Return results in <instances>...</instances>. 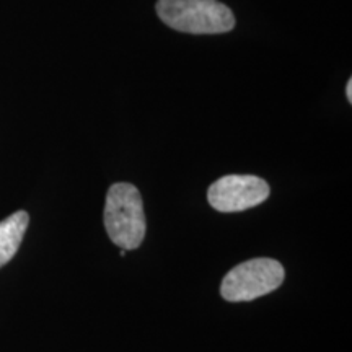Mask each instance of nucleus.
Instances as JSON below:
<instances>
[{"mask_svg": "<svg viewBox=\"0 0 352 352\" xmlns=\"http://www.w3.org/2000/svg\"><path fill=\"white\" fill-rule=\"evenodd\" d=\"M126 253H127V250H122V248H121V252H120V256H126Z\"/></svg>", "mask_w": 352, "mask_h": 352, "instance_id": "0eeeda50", "label": "nucleus"}, {"mask_svg": "<svg viewBox=\"0 0 352 352\" xmlns=\"http://www.w3.org/2000/svg\"><path fill=\"white\" fill-rule=\"evenodd\" d=\"M346 95H347V100H349V103H351L352 101V78H349V82H347Z\"/></svg>", "mask_w": 352, "mask_h": 352, "instance_id": "423d86ee", "label": "nucleus"}, {"mask_svg": "<svg viewBox=\"0 0 352 352\" xmlns=\"http://www.w3.org/2000/svg\"><path fill=\"white\" fill-rule=\"evenodd\" d=\"M157 13L166 26L182 33L220 34L235 26L232 10L219 0H158Z\"/></svg>", "mask_w": 352, "mask_h": 352, "instance_id": "f257e3e1", "label": "nucleus"}, {"mask_svg": "<svg viewBox=\"0 0 352 352\" xmlns=\"http://www.w3.org/2000/svg\"><path fill=\"white\" fill-rule=\"evenodd\" d=\"M283 264L271 258H254L228 271L220 294L228 302H252L274 292L284 283Z\"/></svg>", "mask_w": 352, "mask_h": 352, "instance_id": "7ed1b4c3", "label": "nucleus"}, {"mask_svg": "<svg viewBox=\"0 0 352 352\" xmlns=\"http://www.w3.org/2000/svg\"><path fill=\"white\" fill-rule=\"evenodd\" d=\"M28 226L30 215L25 210H19L0 222V267L6 266L19 252Z\"/></svg>", "mask_w": 352, "mask_h": 352, "instance_id": "39448f33", "label": "nucleus"}, {"mask_svg": "<svg viewBox=\"0 0 352 352\" xmlns=\"http://www.w3.org/2000/svg\"><path fill=\"white\" fill-rule=\"evenodd\" d=\"M104 227L109 240L122 250L142 245L147 222L139 189L131 183H116L109 188L104 204Z\"/></svg>", "mask_w": 352, "mask_h": 352, "instance_id": "f03ea898", "label": "nucleus"}, {"mask_svg": "<svg viewBox=\"0 0 352 352\" xmlns=\"http://www.w3.org/2000/svg\"><path fill=\"white\" fill-rule=\"evenodd\" d=\"M270 184L253 175H227L210 184L208 201L219 212H241L270 197Z\"/></svg>", "mask_w": 352, "mask_h": 352, "instance_id": "20e7f679", "label": "nucleus"}]
</instances>
